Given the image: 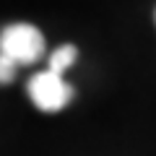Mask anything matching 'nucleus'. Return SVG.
I'll return each instance as SVG.
<instances>
[{
  "mask_svg": "<svg viewBox=\"0 0 156 156\" xmlns=\"http://www.w3.org/2000/svg\"><path fill=\"white\" fill-rule=\"evenodd\" d=\"M29 96L42 112H60L73 99V89L65 83L62 76H55L50 70H42L29 81Z\"/></svg>",
  "mask_w": 156,
  "mask_h": 156,
  "instance_id": "2",
  "label": "nucleus"
},
{
  "mask_svg": "<svg viewBox=\"0 0 156 156\" xmlns=\"http://www.w3.org/2000/svg\"><path fill=\"white\" fill-rule=\"evenodd\" d=\"M76 57H78V50H76V47H73V44H62V47H57V50L52 52L50 68H47V70L55 73V76H62V73L76 62Z\"/></svg>",
  "mask_w": 156,
  "mask_h": 156,
  "instance_id": "3",
  "label": "nucleus"
},
{
  "mask_svg": "<svg viewBox=\"0 0 156 156\" xmlns=\"http://www.w3.org/2000/svg\"><path fill=\"white\" fill-rule=\"evenodd\" d=\"M13 73H16V65H13L8 57L0 55V83H8V81L13 78Z\"/></svg>",
  "mask_w": 156,
  "mask_h": 156,
  "instance_id": "4",
  "label": "nucleus"
},
{
  "mask_svg": "<svg viewBox=\"0 0 156 156\" xmlns=\"http://www.w3.org/2000/svg\"><path fill=\"white\" fill-rule=\"evenodd\" d=\"M0 55L13 65H31L44 55V37L31 23H11L0 34Z\"/></svg>",
  "mask_w": 156,
  "mask_h": 156,
  "instance_id": "1",
  "label": "nucleus"
}]
</instances>
